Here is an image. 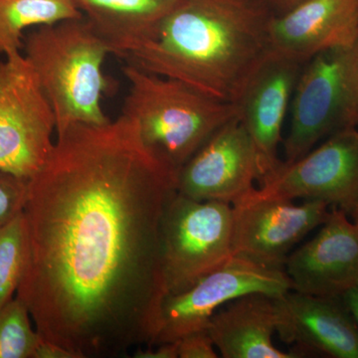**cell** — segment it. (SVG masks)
Instances as JSON below:
<instances>
[{
    "label": "cell",
    "instance_id": "6da1fadb",
    "mask_svg": "<svg viewBox=\"0 0 358 358\" xmlns=\"http://www.w3.org/2000/svg\"><path fill=\"white\" fill-rule=\"evenodd\" d=\"M178 176L128 115L57 134L28 185L16 292L42 338L74 358L150 345L166 296L162 219Z\"/></svg>",
    "mask_w": 358,
    "mask_h": 358
},
{
    "label": "cell",
    "instance_id": "7a4b0ae2",
    "mask_svg": "<svg viewBox=\"0 0 358 358\" xmlns=\"http://www.w3.org/2000/svg\"><path fill=\"white\" fill-rule=\"evenodd\" d=\"M274 15L264 0H180L152 39L126 59L215 100L237 103L270 52Z\"/></svg>",
    "mask_w": 358,
    "mask_h": 358
},
{
    "label": "cell",
    "instance_id": "3957f363",
    "mask_svg": "<svg viewBox=\"0 0 358 358\" xmlns=\"http://www.w3.org/2000/svg\"><path fill=\"white\" fill-rule=\"evenodd\" d=\"M23 48L53 110L56 134L110 122L101 100L112 87L103 71L110 52L86 18L39 26L25 35Z\"/></svg>",
    "mask_w": 358,
    "mask_h": 358
},
{
    "label": "cell",
    "instance_id": "277c9868",
    "mask_svg": "<svg viewBox=\"0 0 358 358\" xmlns=\"http://www.w3.org/2000/svg\"><path fill=\"white\" fill-rule=\"evenodd\" d=\"M122 73L129 83L122 114L136 122L143 143L178 173L220 127L239 117L237 103L215 100L178 80L131 63Z\"/></svg>",
    "mask_w": 358,
    "mask_h": 358
},
{
    "label": "cell",
    "instance_id": "5b68a950",
    "mask_svg": "<svg viewBox=\"0 0 358 358\" xmlns=\"http://www.w3.org/2000/svg\"><path fill=\"white\" fill-rule=\"evenodd\" d=\"M286 164L345 129H358V40L322 52L301 68L291 103Z\"/></svg>",
    "mask_w": 358,
    "mask_h": 358
},
{
    "label": "cell",
    "instance_id": "8992f818",
    "mask_svg": "<svg viewBox=\"0 0 358 358\" xmlns=\"http://www.w3.org/2000/svg\"><path fill=\"white\" fill-rule=\"evenodd\" d=\"M162 240L166 296L180 293L234 256L232 205L176 192L164 212Z\"/></svg>",
    "mask_w": 358,
    "mask_h": 358
},
{
    "label": "cell",
    "instance_id": "52a82bcc",
    "mask_svg": "<svg viewBox=\"0 0 358 358\" xmlns=\"http://www.w3.org/2000/svg\"><path fill=\"white\" fill-rule=\"evenodd\" d=\"M6 56L0 61V171L30 180L55 143V117L25 56Z\"/></svg>",
    "mask_w": 358,
    "mask_h": 358
},
{
    "label": "cell",
    "instance_id": "ba28073f",
    "mask_svg": "<svg viewBox=\"0 0 358 358\" xmlns=\"http://www.w3.org/2000/svg\"><path fill=\"white\" fill-rule=\"evenodd\" d=\"M291 289L293 287L284 268L233 256L189 289L166 296L155 338L148 346L173 343L207 329L209 320L219 308L245 294L281 296Z\"/></svg>",
    "mask_w": 358,
    "mask_h": 358
},
{
    "label": "cell",
    "instance_id": "9c48e42d",
    "mask_svg": "<svg viewBox=\"0 0 358 358\" xmlns=\"http://www.w3.org/2000/svg\"><path fill=\"white\" fill-rule=\"evenodd\" d=\"M258 185L263 196L319 200L350 215L358 200V129L331 134L293 162L282 160Z\"/></svg>",
    "mask_w": 358,
    "mask_h": 358
},
{
    "label": "cell",
    "instance_id": "30bf717a",
    "mask_svg": "<svg viewBox=\"0 0 358 358\" xmlns=\"http://www.w3.org/2000/svg\"><path fill=\"white\" fill-rule=\"evenodd\" d=\"M233 252L268 267L284 268L294 245L320 227L331 206L319 200L271 199L254 188L232 204Z\"/></svg>",
    "mask_w": 358,
    "mask_h": 358
},
{
    "label": "cell",
    "instance_id": "8fae6325",
    "mask_svg": "<svg viewBox=\"0 0 358 358\" xmlns=\"http://www.w3.org/2000/svg\"><path fill=\"white\" fill-rule=\"evenodd\" d=\"M260 178L258 152L237 117L220 127L181 167L178 192L199 201L232 205L251 192Z\"/></svg>",
    "mask_w": 358,
    "mask_h": 358
},
{
    "label": "cell",
    "instance_id": "7c38bea8",
    "mask_svg": "<svg viewBox=\"0 0 358 358\" xmlns=\"http://www.w3.org/2000/svg\"><path fill=\"white\" fill-rule=\"evenodd\" d=\"M277 331L296 357L358 358V326L343 296L291 291L275 298Z\"/></svg>",
    "mask_w": 358,
    "mask_h": 358
},
{
    "label": "cell",
    "instance_id": "4fadbf2b",
    "mask_svg": "<svg viewBox=\"0 0 358 358\" xmlns=\"http://www.w3.org/2000/svg\"><path fill=\"white\" fill-rule=\"evenodd\" d=\"M284 270L294 291L343 296L358 284V226L331 207L319 233L289 254Z\"/></svg>",
    "mask_w": 358,
    "mask_h": 358
},
{
    "label": "cell",
    "instance_id": "5bb4252c",
    "mask_svg": "<svg viewBox=\"0 0 358 358\" xmlns=\"http://www.w3.org/2000/svg\"><path fill=\"white\" fill-rule=\"evenodd\" d=\"M303 66L268 52L237 102L239 119L258 152L261 178L281 164L278 148L282 141V128Z\"/></svg>",
    "mask_w": 358,
    "mask_h": 358
},
{
    "label": "cell",
    "instance_id": "9a60e30c",
    "mask_svg": "<svg viewBox=\"0 0 358 358\" xmlns=\"http://www.w3.org/2000/svg\"><path fill=\"white\" fill-rule=\"evenodd\" d=\"M358 40V0H306L274 15L270 51L305 64L322 52Z\"/></svg>",
    "mask_w": 358,
    "mask_h": 358
},
{
    "label": "cell",
    "instance_id": "2e32d148",
    "mask_svg": "<svg viewBox=\"0 0 358 358\" xmlns=\"http://www.w3.org/2000/svg\"><path fill=\"white\" fill-rule=\"evenodd\" d=\"M277 296L249 294L219 308L207 331L224 358H296L273 343L277 331Z\"/></svg>",
    "mask_w": 358,
    "mask_h": 358
},
{
    "label": "cell",
    "instance_id": "e0dca14e",
    "mask_svg": "<svg viewBox=\"0 0 358 358\" xmlns=\"http://www.w3.org/2000/svg\"><path fill=\"white\" fill-rule=\"evenodd\" d=\"M180 0H74L110 53L126 59L148 43Z\"/></svg>",
    "mask_w": 358,
    "mask_h": 358
},
{
    "label": "cell",
    "instance_id": "ac0fdd59",
    "mask_svg": "<svg viewBox=\"0 0 358 358\" xmlns=\"http://www.w3.org/2000/svg\"><path fill=\"white\" fill-rule=\"evenodd\" d=\"M83 17L74 0H0V54L20 51L27 28Z\"/></svg>",
    "mask_w": 358,
    "mask_h": 358
},
{
    "label": "cell",
    "instance_id": "d6986e66",
    "mask_svg": "<svg viewBox=\"0 0 358 358\" xmlns=\"http://www.w3.org/2000/svg\"><path fill=\"white\" fill-rule=\"evenodd\" d=\"M27 234L24 214L0 227V308L17 292L26 263Z\"/></svg>",
    "mask_w": 358,
    "mask_h": 358
},
{
    "label": "cell",
    "instance_id": "ffe728a7",
    "mask_svg": "<svg viewBox=\"0 0 358 358\" xmlns=\"http://www.w3.org/2000/svg\"><path fill=\"white\" fill-rule=\"evenodd\" d=\"M17 296L0 308V358H34L41 336Z\"/></svg>",
    "mask_w": 358,
    "mask_h": 358
},
{
    "label": "cell",
    "instance_id": "44dd1931",
    "mask_svg": "<svg viewBox=\"0 0 358 358\" xmlns=\"http://www.w3.org/2000/svg\"><path fill=\"white\" fill-rule=\"evenodd\" d=\"M29 180L0 171V227L22 213Z\"/></svg>",
    "mask_w": 358,
    "mask_h": 358
},
{
    "label": "cell",
    "instance_id": "7402d4cb",
    "mask_svg": "<svg viewBox=\"0 0 358 358\" xmlns=\"http://www.w3.org/2000/svg\"><path fill=\"white\" fill-rule=\"evenodd\" d=\"M178 358H217L213 341L207 329L178 339Z\"/></svg>",
    "mask_w": 358,
    "mask_h": 358
},
{
    "label": "cell",
    "instance_id": "603a6c76",
    "mask_svg": "<svg viewBox=\"0 0 358 358\" xmlns=\"http://www.w3.org/2000/svg\"><path fill=\"white\" fill-rule=\"evenodd\" d=\"M133 355L134 358H178V341L148 346L145 350L138 348Z\"/></svg>",
    "mask_w": 358,
    "mask_h": 358
},
{
    "label": "cell",
    "instance_id": "cb8c5ba5",
    "mask_svg": "<svg viewBox=\"0 0 358 358\" xmlns=\"http://www.w3.org/2000/svg\"><path fill=\"white\" fill-rule=\"evenodd\" d=\"M34 358H74L72 353L43 338H40Z\"/></svg>",
    "mask_w": 358,
    "mask_h": 358
},
{
    "label": "cell",
    "instance_id": "d4e9b609",
    "mask_svg": "<svg viewBox=\"0 0 358 358\" xmlns=\"http://www.w3.org/2000/svg\"><path fill=\"white\" fill-rule=\"evenodd\" d=\"M271 7L275 15L287 13L294 6H299L306 0H264Z\"/></svg>",
    "mask_w": 358,
    "mask_h": 358
},
{
    "label": "cell",
    "instance_id": "484cf974",
    "mask_svg": "<svg viewBox=\"0 0 358 358\" xmlns=\"http://www.w3.org/2000/svg\"><path fill=\"white\" fill-rule=\"evenodd\" d=\"M343 299L358 326V284L346 292Z\"/></svg>",
    "mask_w": 358,
    "mask_h": 358
},
{
    "label": "cell",
    "instance_id": "4316f807",
    "mask_svg": "<svg viewBox=\"0 0 358 358\" xmlns=\"http://www.w3.org/2000/svg\"><path fill=\"white\" fill-rule=\"evenodd\" d=\"M350 218H352L353 222L357 224L358 226V200L357 204H355V207H353L352 211L350 212Z\"/></svg>",
    "mask_w": 358,
    "mask_h": 358
}]
</instances>
